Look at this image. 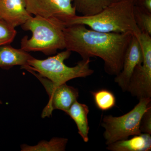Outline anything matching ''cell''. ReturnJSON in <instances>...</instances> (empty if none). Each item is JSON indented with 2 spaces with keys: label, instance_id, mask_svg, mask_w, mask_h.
Returning <instances> with one entry per match:
<instances>
[{
  "label": "cell",
  "instance_id": "cell-1",
  "mask_svg": "<svg viewBox=\"0 0 151 151\" xmlns=\"http://www.w3.org/2000/svg\"><path fill=\"white\" fill-rule=\"evenodd\" d=\"M65 50L78 53L82 59L100 58L105 72L117 76L123 68L124 56L133 35L130 33L100 32L83 24L65 26Z\"/></svg>",
  "mask_w": 151,
  "mask_h": 151
},
{
  "label": "cell",
  "instance_id": "cell-2",
  "mask_svg": "<svg viewBox=\"0 0 151 151\" xmlns=\"http://www.w3.org/2000/svg\"><path fill=\"white\" fill-rule=\"evenodd\" d=\"M134 0L114 1L98 13L76 15L63 20L65 26L83 24L100 32L130 33L139 37L141 32L135 22Z\"/></svg>",
  "mask_w": 151,
  "mask_h": 151
},
{
  "label": "cell",
  "instance_id": "cell-3",
  "mask_svg": "<svg viewBox=\"0 0 151 151\" xmlns=\"http://www.w3.org/2000/svg\"><path fill=\"white\" fill-rule=\"evenodd\" d=\"M30 31L32 36H27L21 41V49L26 52H41L46 55L55 54L58 50L65 49L63 29L65 26L58 18L31 17L21 26Z\"/></svg>",
  "mask_w": 151,
  "mask_h": 151
},
{
  "label": "cell",
  "instance_id": "cell-4",
  "mask_svg": "<svg viewBox=\"0 0 151 151\" xmlns=\"http://www.w3.org/2000/svg\"><path fill=\"white\" fill-rule=\"evenodd\" d=\"M71 52L65 50L47 59L39 60L33 57L27 65L22 69L36 72L57 84H62L77 78H86L94 73L90 67V59H82L73 67H69L64 63L70 57Z\"/></svg>",
  "mask_w": 151,
  "mask_h": 151
},
{
  "label": "cell",
  "instance_id": "cell-5",
  "mask_svg": "<svg viewBox=\"0 0 151 151\" xmlns=\"http://www.w3.org/2000/svg\"><path fill=\"white\" fill-rule=\"evenodd\" d=\"M139 103L131 111L119 117L107 115L103 117L102 127L107 145L117 141L127 139L130 136L142 134L140 126L145 112L151 106V98L139 99Z\"/></svg>",
  "mask_w": 151,
  "mask_h": 151
},
{
  "label": "cell",
  "instance_id": "cell-6",
  "mask_svg": "<svg viewBox=\"0 0 151 151\" xmlns=\"http://www.w3.org/2000/svg\"><path fill=\"white\" fill-rule=\"evenodd\" d=\"M138 38L142 51L143 61L134 70L127 91L139 99L151 98V35L141 32Z\"/></svg>",
  "mask_w": 151,
  "mask_h": 151
},
{
  "label": "cell",
  "instance_id": "cell-7",
  "mask_svg": "<svg viewBox=\"0 0 151 151\" xmlns=\"http://www.w3.org/2000/svg\"><path fill=\"white\" fill-rule=\"evenodd\" d=\"M27 71L39 80L48 95L49 100L42 111V118L50 117L55 110H61L66 113L72 104L77 101L79 96L78 89L68 86L66 83L55 84L35 71Z\"/></svg>",
  "mask_w": 151,
  "mask_h": 151
},
{
  "label": "cell",
  "instance_id": "cell-8",
  "mask_svg": "<svg viewBox=\"0 0 151 151\" xmlns=\"http://www.w3.org/2000/svg\"><path fill=\"white\" fill-rule=\"evenodd\" d=\"M72 0H25L27 10L31 15L46 18H58L63 21L76 15Z\"/></svg>",
  "mask_w": 151,
  "mask_h": 151
},
{
  "label": "cell",
  "instance_id": "cell-9",
  "mask_svg": "<svg viewBox=\"0 0 151 151\" xmlns=\"http://www.w3.org/2000/svg\"><path fill=\"white\" fill-rule=\"evenodd\" d=\"M142 51L139 38L133 36L124 56L122 71L115 78V82L124 92L127 91L130 79L136 67L143 61Z\"/></svg>",
  "mask_w": 151,
  "mask_h": 151
},
{
  "label": "cell",
  "instance_id": "cell-10",
  "mask_svg": "<svg viewBox=\"0 0 151 151\" xmlns=\"http://www.w3.org/2000/svg\"><path fill=\"white\" fill-rule=\"evenodd\" d=\"M32 16L25 0H0V19L13 27L22 26Z\"/></svg>",
  "mask_w": 151,
  "mask_h": 151
},
{
  "label": "cell",
  "instance_id": "cell-11",
  "mask_svg": "<svg viewBox=\"0 0 151 151\" xmlns=\"http://www.w3.org/2000/svg\"><path fill=\"white\" fill-rule=\"evenodd\" d=\"M33 57L22 49L14 48L10 44L0 46V68L9 69L16 65H27Z\"/></svg>",
  "mask_w": 151,
  "mask_h": 151
},
{
  "label": "cell",
  "instance_id": "cell-12",
  "mask_svg": "<svg viewBox=\"0 0 151 151\" xmlns=\"http://www.w3.org/2000/svg\"><path fill=\"white\" fill-rule=\"evenodd\" d=\"M107 146L106 149L111 151H151V134L142 133L129 139L117 141Z\"/></svg>",
  "mask_w": 151,
  "mask_h": 151
},
{
  "label": "cell",
  "instance_id": "cell-13",
  "mask_svg": "<svg viewBox=\"0 0 151 151\" xmlns=\"http://www.w3.org/2000/svg\"><path fill=\"white\" fill-rule=\"evenodd\" d=\"M89 112V107L87 105L78 103L77 100L66 113L75 122L78 128V134L85 142L89 141V127L87 116Z\"/></svg>",
  "mask_w": 151,
  "mask_h": 151
},
{
  "label": "cell",
  "instance_id": "cell-14",
  "mask_svg": "<svg viewBox=\"0 0 151 151\" xmlns=\"http://www.w3.org/2000/svg\"><path fill=\"white\" fill-rule=\"evenodd\" d=\"M76 12L82 16L93 15L100 12L113 0H72Z\"/></svg>",
  "mask_w": 151,
  "mask_h": 151
},
{
  "label": "cell",
  "instance_id": "cell-15",
  "mask_svg": "<svg viewBox=\"0 0 151 151\" xmlns=\"http://www.w3.org/2000/svg\"><path fill=\"white\" fill-rule=\"evenodd\" d=\"M68 139L54 137L49 141H42L35 146L23 144L21 146L22 151H65Z\"/></svg>",
  "mask_w": 151,
  "mask_h": 151
},
{
  "label": "cell",
  "instance_id": "cell-16",
  "mask_svg": "<svg viewBox=\"0 0 151 151\" xmlns=\"http://www.w3.org/2000/svg\"><path fill=\"white\" fill-rule=\"evenodd\" d=\"M91 93L95 105L101 111H108L116 105V97L110 90L102 89L92 92Z\"/></svg>",
  "mask_w": 151,
  "mask_h": 151
},
{
  "label": "cell",
  "instance_id": "cell-17",
  "mask_svg": "<svg viewBox=\"0 0 151 151\" xmlns=\"http://www.w3.org/2000/svg\"><path fill=\"white\" fill-rule=\"evenodd\" d=\"M134 13L135 22L141 32L151 35V13L135 5Z\"/></svg>",
  "mask_w": 151,
  "mask_h": 151
},
{
  "label": "cell",
  "instance_id": "cell-18",
  "mask_svg": "<svg viewBox=\"0 0 151 151\" xmlns=\"http://www.w3.org/2000/svg\"><path fill=\"white\" fill-rule=\"evenodd\" d=\"M15 28L0 19V46L10 44L17 35Z\"/></svg>",
  "mask_w": 151,
  "mask_h": 151
},
{
  "label": "cell",
  "instance_id": "cell-19",
  "mask_svg": "<svg viewBox=\"0 0 151 151\" xmlns=\"http://www.w3.org/2000/svg\"><path fill=\"white\" fill-rule=\"evenodd\" d=\"M140 129L142 133L151 134V106L145 112L141 119Z\"/></svg>",
  "mask_w": 151,
  "mask_h": 151
},
{
  "label": "cell",
  "instance_id": "cell-20",
  "mask_svg": "<svg viewBox=\"0 0 151 151\" xmlns=\"http://www.w3.org/2000/svg\"><path fill=\"white\" fill-rule=\"evenodd\" d=\"M119 1V0H113V1ZM139 1V0H134V1H135V3L136 2H137L138 1Z\"/></svg>",
  "mask_w": 151,
  "mask_h": 151
},
{
  "label": "cell",
  "instance_id": "cell-21",
  "mask_svg": "<svg viewBox=\"0 0 151 151\" xmlns=\"http://www.w3.org/2000/svg\"><path fill=\"white\" fill-rule=\"evenodd\" d=\"M0 104H2V102L1 100H0Z\"/></svg>",
  "mask_w": 151,
  "mask_h": 151
}]
</instances>
